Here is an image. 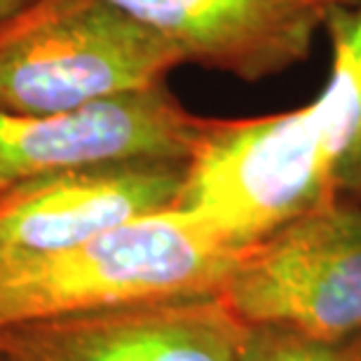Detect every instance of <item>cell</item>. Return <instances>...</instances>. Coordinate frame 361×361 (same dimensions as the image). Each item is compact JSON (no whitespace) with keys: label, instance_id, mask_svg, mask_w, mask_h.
Listing matches in <instances>:
<instances>
[{"label":"cell","instance_id":"cell-1","mask_svg":"<svg viewBox=\"0 0 361 361\" xmlns=\"http://www.w3.org/2000/svg\"><path fill=\"white\" fill-rule=\"evenodd\" d=\"M240 251L183 209L136 216L75 247L0 261V329L129 302L219 293Z\"/></svg>","mask_w":361,"mask_h":361},{"label":"cell","instance_id":"cell-2","mask_svg":"<svg viewBox=\"0 0 361 361\" xmlns=\"http://www.w3.org/2000/svg\"><path fill=\"white\" fill-rule=\"evenodd\" d=\"M183 54L108 0H28L0 19V108L66 113L167 82Z\"/></svg>","mask_w":361,"mask_h":361},{"label":"cell","instance_id":"cell-3","mask_svg":"<svg viewBox=\"0 0 361 361\" xmlns=\"http://www.w3.org/2000/svg\"><path fill=\"white\" fill-rule=\"evenodd\" d=\"M331 202H338L334 155L307 104L261 118H209L176 207L244 251Z\"/></svg>","mask_w":361,"mask_h":361},{"label":"cell","instance_id":"cell-4","mask_svg":"<svg viewBox=\"0 0 361 361\" xmlns=\"http://www.w3.org/2000/svg\"><path fill=\"white\" fill-rule=\"evenodd\" d=\"M219 295L254 326L361 336V202H331L240 251Z\"/></svg>","mask_w":361,"mask_h":361},{"label":"cell","instance_id":"cell-5","mask_svg":"<svg viewBox=\"0 0 361 361\" xmlns=\"http://www.w3.org/2000/svg\"><path fill=\"white\" fill-rule=\"evenodd\" d=\"M209 118L190 113L167 82L66 113L0 108V188L94 164L188 162Z\"/></svg>","mask_w":361,"mask_h":361},{"label":"cell","instance_id":"cell-6","mask_svg":"<svg viewBox=\"0 0 361 361\" xmlns=\"http://www.w3.org/2000/svg\"><path fill=\"white\" fill-rule=\"evenodd\" d=\"M251 324L219 293L26 319L0 329L21 361H242Z\"/></svg>","mask_w":361,"mask_h":361},{"label":"cell","instance_id":"cell-7","mask_svg":"<svg viewBox=\"0 0 361 361\" xmlns=\"http://www.w3.org/2000/svg\"><path fill=\"white\" fill-rule=\"evenodd\" d=\"M188 162L136 160L42 174L0 188V261L75 247L178 204Z\"/></svg>","mask_w":361,"mask_h":361},{"label":"cell","instance_id":"cell-8","mask_svg":"<svg viewBox=\"0 0 361 361\" xmlns=\"http://www.w3.org/2000/svg\"><path fill=\"white\" fill-rule=\"evenodd\" d=\"M167 38L185 61L244 82L310 56L331 5L355 0H108Z\"/></svg>","mask_w":361,"mask_h":361},{"label":"cell","instance_id":"cell-9","mask_svg":"<svg viewBox=\"0 0 361 361\" xmlns=\"http://www.w3.org/2000/svg\"><path fill=\"white\" fill-rule=\"evenodd\" d=\"M331 75L312 104L336 164L338 200L361 202V0L329 7Z\"/></svg>","mask_w":361,"mask_h":361},{"label":"cell","instance_id":"cell-10","mask_svg":"<svg viewBox=\"0 0 361 361\" xmlns=\"http://www.w3.org/2000/svg\"><path fill=\"white\" fill-rule=\"evenodd\" d=\"M242 361H361V336L319 341L281 326H254Z\"/></svg>","mask_w":361,"mask_h":361},{"label":"cell","instance_id":"cell-11","mask_svg":"<svg viewBox=\"0 0 361 361\" xmlns=\"http://www.w3.org/2000/svg\"><path fill=\"white\" fill-rule=\"evenodd\" d=\"M28 0H0V19L12 14L14 10H19L21 5H26Z\"/></svg>","mask_w":361,"mask_h":361},{"label":"cell","instance_id":"cell-12","mask_svg":"<svg viewBox=\"0 0 361 361\" xmlns=\"http://www.w3.org/2000/svg\"><path fill=\"white\" fill-rule=\"evenodd\" d=\"M0 361H21V359H19V357H14V355H10L7 350L0 348Z\"/></svg>","mask_w":361,"mask_h":361}]
</instances>
